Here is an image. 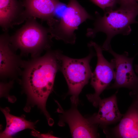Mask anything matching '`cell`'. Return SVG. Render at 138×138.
<instances>
[{
    "mask_svg": "<svg viewBox=\"0 0 138 138\" xmlns=\"http://www.w3.org/2000/svg\"><path fill=\"white\" fill-rule=\"evenodd\" d=\"M88 46L94 48L97 59L96 68L92 73L90 78V84L94 88L95 92L93 94L87 95L86 97L93 105L97 107L101 99L100 95L114 79L115 63L113 59L110 62L107 60L103 54L101 47L96 42L91 41L88 44Z\"/></svg>",
    "mask_w": 138,
    "mask_h": 138,
    "instance_id": "obj_6",
    "label": "cell"
},
{
    "mask_svg": "<svg viewBox=\"0 0 138 138\" xmlns=\"http://www.w3.org/2000/svg\"><path fill=\"white\" fill-rule=\"evenodd\" d=\"M59 51L49 49L42 56L24 60L20 81L27 97L24 110L29 112L31 107L37 106L49 124L54 121L46 109V103L52 91L56 74L60 70Z\"/></svg>",
    "mask_w": 138,
    "mask_h": 138,
    "instance_id": "obj_1",
    "label": "cell"
},
{
    "mask_svg": "<svg viewBox=\"0 0 138 138\" xmlns=\"http://www.w3.org/2000/svg\"><path fill=\"white\" fill-rule=\"evenodd\" d=\"M105 12L101 16L98 12H95L96 18L93 27L87 29L86 35L88 37L93 38L99 32L106 34V39L101 47L103 51H107L113 37L119 34L128 35L131 33V25L138 23L136 20L138 11L118 8Z\"/></svg>",
    "mask_w": 138,
    "mask_h": 138,
    "instance_id": "obj_2",
    "label": "cell"
},
{
    "mask_svg": "<svg viewBox=\"0 0 138 138\" xmlns=\"http://www.w3.org/2000/svg\"><path fill=\"white\" fill-rule=\"evenodd\" d=\"M118 8L124 10L138 11V3L136 0H120Z\"/></svg>",
    "mask_w": 138,
    "mask_h": 138,
    "instance_id": "obj_16",
    "label": "cell"
},
{
    "mask_svg": "<svg viewBox=\"0 0 138 138\" xmlns=\"http://www.w3.org/2000/svg\"><path fill=\"white\" fill-rule=\"evenodd\" d=\"M93 3L106 12L115 9L120 0H90Z\"/></svg>",
    "mask_w": 138,
    "mask_h": 138,
    "instance_id": "obj_15",
    "label": "cell"
},
{
    "mask_svg": "<svg viewBox=\"0 0 138 138\" xmlns=\"http://www.w3.org/2000/svg\"><path fill=\"white\" fill-rule=\"evenodd\" d=\"M7 32L0 37V77L2 80H13L21 75L24 60L16 54L10 42Z\"/></svg>",
    "mask_w": 138,
    "mask_h": 138,
    "instance_id": "obj_9",
    "label": "cell"
},
{
    "mask_svg": "<svg viewBox=\"0 0 138 138\" xmlns=\"http://www.w3.org/2000/svg\"><path fill=\"white\" fill-rule=\"evenodd\" d=\"M135 71L138 76V64L134 65ZM130 94L133 98L132 104L138 108V82L135 88L131 90Z\"/></svg>",
    "mask_w": 138,
    "mask_h": 138,
    "instance_id": "obj_18",
    "label": "cell"
},
{
    "mask_svg": "<svg viewBox=\"0 0 138 138\" xmlns=\"http://www.w3.org/2000/svg\"><path fill=\"white\" fill-rule=\"evenodd\" d=\"M60 18L53 19L49 25L51 37L68 44H73L76 36L74 33L78 26L93 17L77 0H68Z\"/></svg>",
    "mask_w": 138,
    "mask_h": 138,
    "instance_id": "obj_5",
    "label": "cell"
},
{
    "mask_svg": "<svg viewBox=\"0 0 138 138\" xmlns=\"http://www.w3.org/2000/svg\"><path fill=\"white\" fill-rule=\"evenodd\" d=\"M58 112L61 113L59 124L63 126L65 123L68 125L73 138H97L99 135L97 132V125L90 123L87 118L83 117L73 106L67 110H64L57 101Z\"/></svg>",
    "mask_w": 138,
    "mask_h": 138,
    "instance_id": "obj_7",
    "label": "cell"
},
{
    "mask_svg": "<svg viewBox=\"0 0 138 138\" xmlns=\"http://www.w3.org/2000/svg\"><path fill=\"white\" fill-rule=\"evenodd\" d=\"M107 51L113 56L115 63L114 82L107 89L125 88L133 89L138 82V76L133 66L134 57H129L127 52L118 54L113 50L111 46Z\"/></svg>",
    "mask_w": 138,
    "mask_h": 138,
    "instance_id": "obj_8",
    "label": "cell"
},
{
    "mask_svg": "<svg viewBox=\"0 0 138 138\" xmlns=\"http://www.w3.org/2000/svg\"><path fill=\"white\" fill-rule=\"evenodd\" d=\"M112 131L115 137L138 138V108L131 104Z\"/></svg>",
    "mask_w": 138,
    "mask_h": 138,
    "instance_id": "obj_13",
    "label": "cell"
},
{
    "mask_svg": "<svg viewBox=\"0 0 138 138\" xmlns=\"http://www.w3.org/2000/svg\"><path fill=\"white\" fill-rule=\"evenodd\" d=\"M136 0L137 1V2H138V0Z\"/></svg>",
    "mask_w": 138,
    "mask_h": 138,
    "instance_id": "obj_20",
    "label": "cell"
},
{
    "mask_svg": "<svg viewBox=\"0 0 138 138\" xmlns=\"http://www.w3.org/2000/svg\"><path fill=\"white\" fill-rule=\"evenodd\" d=\"M117 91L107 98L99 101V110L97 113L87 118L91 124L99 126L103 129L108 125L120 121L123 115L118 108L117 98Z\"/></svg>",
    "mask_w": 138,
    "mask_h": 138,
    "instance_id": "obj_10",
    "label": "cell"
},
{
    "mask_svg": "<svg viewBox=\"0 0 138 138\" xmlns=\"http://www.w3.org/2000/svg\"><path fill=\"white\" fill-rule=\"evenodd\" d=\"M36 18H28L24 25L10 37L13 49L19 50L21 55H31L32 57L40 56L44 50L50 49L52 38L48 28L42 26Z\"/></svg>",
    "mask_w": 138,
    "mask_h": 138,
    "instance_id": "obj_3",
    "label": "cell"
},
{
    "mask_svg": "<svg viewBox=\"0 0 138 138\" xmlns=\"http://www.w3.org/2000/svg\"><path fill=\"white\" fill-rule=\"evenodd\" d=\"M14 83V80L10 81L8 82H2L0 83V94L1 97L4 96L10 97L8 95L9 91L12 87Z\"/></svg>",
    "mask_w": 138,
    "mask_h": 138,
    "instance_id": "obj_17",
    "label": "cell"
},
{
    "mask_svg": "<svg viewBox=\"0 0 138 138\" xmlns=\"http://www.w3.org/2000/svg\"><path fill=\"white\" fill-rule=\"evenodd\" d=\"M31 134L33 136L39 138H57L51 133L40 134L38 131L34 130L32 131Z\"/></svg>",
    "mask_w": 138,
    "mask_h": 138,
    "instance_id": "obj_19",
    "label": "cell"
},
{
    "mask_svg": "<svg viewBox=\"0 0 138 138\" xmlns=\"http://www.w3.org/2000/svg\"><path fill=\"white\" fill-rule=\"evenodd\" d=\"M1 110L5 116L6 125L5 130L0 133V138H9L17 133L26 129L36 131L35 125L38 120L34 122L27 120L23 115L21 117L13 115L10 113L9 108H1Z\"/></svg>",
    "mask_w": 138,
    "mask_h": 138,
    "instance_id": "obj_14",
    "label": "cell"
},
{
    "mask_svg": "<svg viewBox=\"0 0 138 138\" xmlns=\"http://www.w3.org/2000/svg\"><path fill=\"white\" fill-rule=\"evenodd\" d=\"M58 0H24L22 3L27 19L31 17L46 21L48 24L53 19Z\"/></svg>",
    "mask_w": 138,
    "mask_h": 138,
    "instance_id": "obj_12",
    "label": "cell"
},
{
    "mask_svg": "<svg viewBox=\"0 0 138 138\" xmlns=\"http://www.w3.org/2000/svg\"><path fill=\"white\" fill-rule=\"evenodd\" d=\"M89 54L83 58H72L62 54L59 51L60 70L62 72L67 83L68 94L73 106H77L78 103V97L83 88L88 84L91 78L92 72L90 63L95 55L91 46Z\"/></svg>",
    "mask_w": 138,
    "mask_h": 138,
    "instance_id": "obj_4",
    "label": "cell"
},
{
    "mask_svg": "<svg viewBox=\"0 0 138 138\" xmlns=\"http://www.w3.org/2000/svg\"><path fill=\"white\" fill-rule=\"evenodd\" d=\"M26 19L22 3L17 0H0V25L3 30L7 32Z\"/></svg>",
    "mask_w": 138,
    "mask_h": 138,
    "instance_id": "obj_11",
    "label": "cell"
}]
</instances>
